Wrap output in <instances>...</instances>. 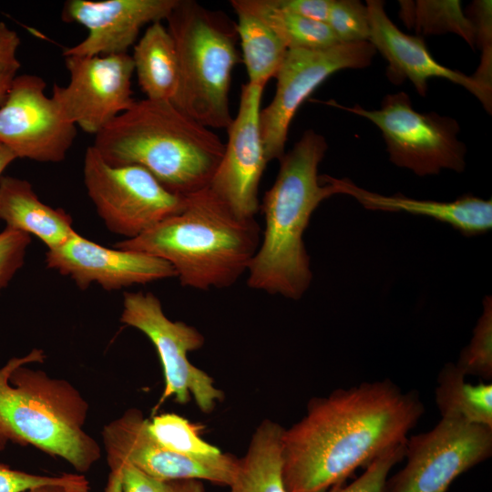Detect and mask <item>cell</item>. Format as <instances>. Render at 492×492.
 Wrapping results in <instances>:
<instances>
[{
  "label": "cell",
  "mask_w": 492,
  "mask_h": 492,
  "mask_svg": "<svg viewBox=\"0 0 492 492\" xmlns=\"http://www.w3.org/2000/svg\"><path fill=\"white\" fill-rule=\"evenodd\" d=\"M425 413L415 391L389 379L313 397L304 416L282 436L287 492H324L344 483L389 448L404 443Z\"/></svg>",
  "instance_id": "1"
},
{
  "label": "cell",
  "mask_w": 492,
  "mask_h": 492,
  "mask_svg": "<svg viewBox=\"0 0 492 492\" xmlns=\"http://www.w3.org/2000/svg\"><path fill=\"white\" fill-rule=\"evenodd\" d=\"M327 149L325 138L307 129L279 159L275 181L262 200L264 230L247 271L250 288L292 300L308 290L313 272L303 234L320 203L339 194L318 174Z\"/></svg>",
  "instance_id": "2"
},
{
  "label": "cell",
  "mask_w": 492,
  "mask_h": 492,
  "mask_svg": "<svg viewBox=\"0 0 492 492\" xmlns=\"http://www.w3.org/2000/svg\"><path fill=\"white\" fill-rule=\"evenodd\" d=\"M254 219L237 217L209 187L186 196L183 209L115 248L168 261L184 287L232 286L247 272L261 242Z\"/></svg>",
  "instance_id": "3"
},
{
  "label": "cell",
  "mask_w": 492,
  "mask_h": 492,
  "mask_svg": "<svg viewBox=\"0 0 492 492\" xmlns=\"http://www.w3.org/2000/svg\"><path fill=\"white\" fill-rule=\"evenodd\" d=\"M92 146L108 164L142 167L183 197L210 185L225 149L216 133L172 102L148 98L95 135Z\"/></svg>",
  "instance_id": "4"
},
{
  "label": "cell",
  "mask_w": 492,
  "mask_h": 492,
  "mask_svg": "<svg viewBox=\"0 0 492 492\" xmlns=\"http://www.w3.org/2000/svg\"><path fill=\"white\" fill-rule=\"evenodd\" d=\"M46 357L34 348L0 367V451L8 443L32 446L84 474L101 457L84 429L89 406L67 380L26 366Z\"/></svg>",
  "instance_id": "5"
},
{
  "label": "cell",
  "mask_w": 492,
  "mask_h": 492,
  "mask_svg": "<svg viewBox=\"0 0 492 492\" xmlns=\"http://www.w3.org/2000/svg\"><path fill=\"white\" fill-rule=\"evenodd\" d=\"M175 44L179 82L172 103L209 128H228L232 71L240 62L236 23L196 1L179 0L166 18Z\"/></svg>",
  "instance_id": "6"
},
{
  "label": "cell",
  "mask_w": 492,
  "mask_h": 492,
  "mask_svg": "<svg viewBox=\"0 0 492 492\" xmlns=\"http://www.w3.org/2000/svg\"><path fill=\"white\" fill-rule=\"evenodd\" d=\"M328 104L374 123L382 132L389 159L397 167L420 177L442 169L460 173L466 168V146L457 138L458 122L436 112L415 111L405 92L386 95L379 109Z\"/></svg>",
  "instance_id": "7"
},
{
  "label": "cell",
  "mask_w": 492,
  "mask_h": 492,
  "mask_svg": "<svg viewBox=\"0 0 492 492\" xmlns=\"http://www.w3.org/2000/svg\"><path fill=\"white\" fill-rule=\"evenodd\" d=\"M119 321L144 333L159 355L164 388L154 412L169 397L181 405L193 399L204 414L223 401L224 392L215 386L213 378L188 358L189 353L204 345L203 334L192 325L169 319L154 293L124 292Z\"/></svg>",
  "instance_id": "8"
},
{
  "label": "cell",
  "mask_w": 492,
  "mask_h": 492,
  "mask_svg": "<svg viewBox=\"0 0 492 492\" xmlns=\"http://www.w3.org/2000/svg\"><path fill=\"white\" fill-rule=\"evenodd\" d=\"M83 178L98 216L124 240L179 213L186 202V197L169 191L142 167L108 164L93 146L84 156Z\"/></svg>",
  "instance_id": "9"
},
{
  "label": "cell",
  "mask_w": 492,
  "mask_h": 492,
  "mask_svg": "<svg viewBox=\"0 0 492 492\" xmlns=\"http://www.w3.org/2000/svg\"><path fill=\"white\" fill-rule=\"evenodd\" d=\"M492 455V428L441 418L406 439V463L387 478L384 492H446L460 475Z\"/></svg>",
  "instance_id": "10"
},
{
  "label": "cell",
  "mask_w": 492,
  "mask_h": 492,
  "mask_svg": "<svg viewBox=\"0 0 492 492\" xmlns=\"http://www.w3.org/2000/svg\"><path fill=\"white\" fill-rule=\"evenodd\" d=\"M375 54L369 41L324 49H288L274 77V96L260 112V130L268 162L284 155L291 123L310 95L338 71L369 67Z\"/></svg>",
  "instance_id": "11"
},
{
  "label": "cell",
  "mask_w": 492,
  "mask_h": 492,
  "mask_svg": "<svg viewBox=\"0 0 492 492\" xmlns=\"http://www.w3.org/2000/svg\"><path fill=\"white\" fill-rule=\"evenodd\" d=\"M65 58L68 84L54 83L51 97L76 127L97 135L136 102L131 89L134 65L128 53Z\"/></svg>",
  "instance_id": "12"
},
{
  "label": "cell",
  "mask_w": 492,
  "mask_h": 492,
  "mask_svg": "<svg viewBox=\"0 0 492 492\" xmlns=\"http://www.w3.org/2000/svg\"><path fill=\"white\" fill-rule=\"evenodd\" d=\"M102 442L110 471L128 464L159 479L192 478L229 487L238 467L239 457L230 453L191 457L168 450L153 438L148 419L135 407L104 426Z\"/></svg>",
  "instance_id": "13"
},
{
  "label": "cell",
  "mask_w": 492,
  "mask_h": 492,
  "mask_svg": "<svg viewBox=\"0 0 492 492\" xmlns=\"http://www.w3.org/2000/svg\"><path fill=\"white\" fill-rule=\"evenodd\" d=\"M45 89L41 77L16 75L0 104V143L16 159L60 162L77 137V127L64 118Z\"/></svg>",
  "instance_id": "14"
},
{
  "label": "cell",
  "mask_w": 492,
  "mask_h": 492,
  "mask_svg": "<svg viewBox=\"0 0 492 492\" xmlns=\"http://www.w3.org/2000/svg\"><path fill=\"white\" fill-rule=\"evenodd\" d=\"M263 89L251 83L241 86L223 156L208 186L241 219H254L260 209L259 185L268 163L260 130Z\"/></svg>",
  "instance_id": "15"
},
{
  "label": "cell",
  "mask_w": 492,
  "mask_h": 492,
  "mask_svg": "<svg viewBox=\"0 0 492 492\" xmlns=\"http://www.w3.org/2000/svg\"><path fill=\"white\" fill-rule=\"evenodd\" d=\"M46 263L81 290L97 283L104 290L116 291L176 277L172 266L160 258L104 247L76 231L64 243L46 251Z\"/></svg>",
  "instance_id": "16"
},
{
  "label": "cell",
  "mask_w": 492,
  "mask_h": 492,
  "mask_svg": "<svg viewBox=\"0 0 492 492\" xmlns=\"http://www.w3.org/2000/svg\"><path fill=\"white\" fill-rule=\"evenodd\" d=\"M179 0H68L62 20L84 26L87 36L67 47L64 56L126 54L141 28L166 19Z\"/></svg>",
  "instance_id": "17"
},
{
  "label": "cell",
  "mask_w": 492,
  "mask_h": 492,
  "mask_svg": "<svg viewBox=\"0 0 492 492\" xmlns=\"http://www.w3.org/2000/svg\"><path fill=\"white\" fill-rule=\"evenodd\" d=\"M365 5L371 26L369 42L387 61L386 76L393 84L409 80L416 92L425 97L429 79H446L466 88L491 114L492 88L485 87L473 76L439 64L422 38L405 34L391 21L384 1L367 0Z\"/></svg>",
  "instance_id": "18"
},
{
  "label": "cell",
  "mask_w": 492,
  "mask_h": 492,
  "mask_svg": "<svg viewBox=\"0 0 492 492\" xmlns=\"http://www.w3.org/2000/svg\"><path fill=\"white\" fill-rule=\"evenodd\" d=\"M338 190L354 198L365 209L391 212H406L432 218L450 225L466 237L487 232L492 228V201L465 194L453 201L416 200L402 194H378L356 186L349 179L325 175Z\"/></svg>",
  "instance_id": "19"
},
{
  "label": "cell",
  "mask_w": 492,
  "mask_h": 492,
  "mask_svg": "<svg viewBox=\"0 0 492 492\" xmlns=\"http://www.w3.org/2000/svg\"><path fill=\"white\" fill-rule=\"evenodd\" d=\"M0 220L5 228L36 236L47 250L61 245L75 231L68 213L45 204L27 180L11 176L0 179Z\"/></svg>",
  "instance_id": "20"
},
{
  "label": "cell",
  "mask_w": 492,
  "mask_h": 492,
  "mask_svg": "<svg viewBox=\"0 0 492 492\" xmlns=\"http://www.w3.org/2000/svg\"><path fill=\"white\" fill-rule=\"evenodd\" d=\"M131 57L146 98L171 102L178 88L179 64L173 39L161 22L149 25Z\"/></svg>",
  "instance_id": "21"
},
{
  "label": "cell",
  "mask_w": 492,
  "mask_h": 492,
  "mask_svg": "<svg viewBox=\"0 0 492 492\" xmlns=\"http://www.w3.org/2000/svg\"><path fill=\"white\" fill-rule=\"evenodd\" d=\"M283 427L265 419L254 430L229 492H287L282 475Z\"/></svg>",
  "instance_id": "22"
},
{
  "label": "cell",
  "mask_w": 492,
  "mask_h": 492,
  "mask_svg": "<svg viewBox=\"0 0 492 492\" xmlns=\"http://www.w3.org/2000/svg\"><path fill=\"white\" fill-rule=\"evenodd\" d=\"M448 363L440 371L435 400L441 418L463 419L492 428V384H472Z\"/></svg>",
  "instance_id": "23"
},
{
  "label": "cell",
  "mask_w": 492,
  "mask_h": 492,
  "mask_svg": "<svg viewBox=\"0 0 492 492\" xmlns=\"http://www.w3.org/2000/svg\"><path fill=\"white\" fill-rule=\"evenodd\" d=\"M231 5L233 10L244 11L261 19L288 49H324L341 44L327 23L282 10L272 0H231Z\"/></svg>",
  "instance_id": "24"
},
{
  "label": "cell",
  "mask_w": 492,
  "mask_h": 492,
  "mask_svg": "<svg viewBox=\"0 0 492 492\" xmlns=\"http://www.w3.org/2000/svg\"><path fill=\"white\" fill-rule=\"evenodd\" d=\"M234 12L248 83L265 87L278 72L288 48L261 19L244 11Z\"/></svg>",
  "instance_id": "25"
},
{
  "label": "cell",
  "mask_w": 492,
  "mask_h": 492,
  "mask_svg": "<svg viewBox=\"0 0 492 492\" xmlns=\"http://www.w3.org/2000/svg\"><path fill=\"white\" fill-rule=\"evenodd\" d=\"M400 19L424 36L456 34L476 48V27L458 0L399 1Z\"/></svg>",
  "instance_id": "26"
},
{
  "label": "cell",
  "mask_w": 492,
  "mask_h": 492,
  "mask_svg": "<svg viewBox=\"0 0 492 492\" xmlns=\"http://www.w3.org/2000/svg\"><path fill=\"white\" fill-rule=\"evenodd\" d=\"M200 425L175 413L157 414L148 419L153 438L168 450L191 457H208L222 451L200 436Z\"/></svg>",
  "instance_id": "27"
},
{
  "label": "cell",
  "mask_w": 492,
  "mask_h": 492,
  "mask_svg": "<svg viewBox=\"0 0 492 492\" xmlns=\"http://www.w3.org/2000/svg\"><path fill=\"white\" fill-rule=\"evenodd\" d=\"M456 366L466 376L492 378V298L486 296L468 345L460 353Z\"/></svg>",
  "instance_id": "28"
},
{
  "label": "cell",
  "mask_w": 492,
  "mask_h": 492,
  "mask_svg": "<svg viewBox=\"0 0 492 492\" xmlns=\"http://www.w3.org/2000/svg\"><path fill=\"white\" fill-rule=\"evenodd\" d=\"M326 23L341 44L369 41V12L361 1L332 0Z\"/></svg>",
  "instance_id": "29"
},
{
  "label": "cell",
  "mask_w": 492,
  "mask_h": 492,
  "mask_svg": "<svg viewBox=\"0 0 492 492\" xmlns=\"http://www.w3.org/2000/svg\"><path fill=\"white\" fill-rule=\"evenodd\" d=\"M405 442L374 458L365 466L364 472L350 484H337L324 492H384L391 469L405 457Z\"/></svg>",
  "instance_id": "30"
},
{
  "label": "cell",
  "mask_w": 492,
  "mask_h": 492,
  "mask_svg": "<svg viewBox=\"0 0 492 492\" xmlns=\"http://www.w3.org/2000/svg\"><path fill=\"white\" fill-rule=\"evenodd\" d=\"M120 477L122 492H205L203 481L192 478L159 479L150 477L131 465L124 464L110 471Z\"/></svg>",
  "instance_id": "31"
},
{
  "label": "cell",
  "mask_w": 492,
  "mask_h": 492,
  "mask_svg": "<svg viewBox=\"0 0 492 492\" xmlns=\"http://www.w3.org/2000/svg\"><path fill=\"white\" fill-rule=\"evenodd\" d=\"M59 485L72 488H87L83 474L64 473L59 476L31 474L0 464V492H27L38 487Z\"/></svg>",
  "instance_id": "32"
},
{
  "label": "cell",
  "mask_w": 492,
  "mask_h": 492,
  "mask_svg": "<svg viewBox=\"0 0 492 492\" xmlns=\"http://www.w3.org/2000/svg\"><path fill=\"white\" fill-rule=\"evenodd\" d=\"M469 18L476 27V47L482 51L480 65L473 77L487 87L492 88V5L479 0L471 5Z\"/></svg>",
  "instance_id": "33"
},
{
  "label": "cell",
  "mask_w": 492,
  "mask_h": 492,
  "mask_svg": "<svg viewBox=\"0 0 492 492\" xmlns=\"http://www.w3.org/2000/svg\"><path fill=\"white\" fill-rule=\"evenodd\" d=\"M31 236L9 228L0 232V294L23 266Z\"/></svg>",
  "instance_id": "34"
},
{
  "label": "cell",
  "mask_w": 492,
  "mask_h": 492,
  "mask_svg": "<svg viewBox=\"0 0 492 492\" xmlns=\"http://www.w3.org/2000/svg\"><path fill=\"white\" fill-rule=\"evenodd\" d=\"M279 8L303 18L327 22L332 0H272Z\"/></svg>",
  "instance_id": "35"
},
{
  "label": "cell",
  "mask_w": 492,
  "mask_h": 492,
  "mask_svg": "<svg viewBox=\"0 0 492 492\" xmlns=\"http://www.w3.org/2000/svg\"><path fill=\"white\" fill-rule=\"evenodd\" d=\"M20 46L17 33L10 29L5 23L0 22V73L16 75L20 62L16 52Z\"/></svg>",
  "instance_id": "36"
},
{
  "label": "cell",
  "mask_w": 492,
  "mask_h": 492,
  "mask_svg": "<svg viewBox=\"0 0 492 492\" xmlns=\"http://www.w3.org/2000/svg\"><path fill=\"white\" fill-rule=\"evenodd\" d=\"M27 492H89V488H72L59 485L38 487Z\"/></svg>",
  "instance_id": "37"
},
{
  "label": "cell",
  "mask_w": 492,
  "mask_h": 492,
  "mask_svg": "<svg viewBox=\"0 0 492 492\" xmlns=\"http://www.w3.org/2000/svg\"><path fill=\"white\" fill-rule=\"evenodd\" d=\"M16 159L15 154L0 143V179L4 170Z\"/></svg>",
  "instance_id": "38"
},
{
  "label": "cell",
  "mask_w": 492,
  "mask_h": 492,
  "mask_svg": "<svg viewBox=\"0 0 492 492\" xmlns=\"http://www.w3.org/2000/svg\"><path fill=\"white\" fill-rule=\"evenodd\" d=\"M16 75L9 73H0V104L3 102L13 78Z\"/></svg>",
  "instance_id": "39"
},
{
  "label": "cell",
  "mask_w": 492,
  "mask_h": 492,
  "mask_svg": "<svg viewBox=\"0 0 492 492\" xmlns=\"http://www.w3.org/2000/svg\"><path fill=\"white\" fill-rule=\"evenodd\" d=\"M104 492H122L119 476L109 474Z\"/></svg>",
  "instance_id": "40"
}]
</instances>
